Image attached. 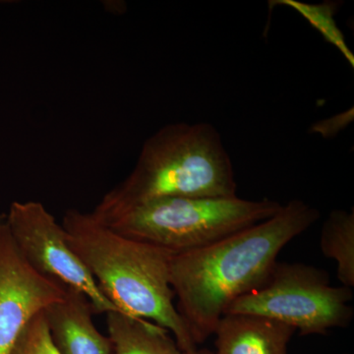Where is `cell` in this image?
I'll use <instances>...</instances> for the list:
<instances>
[{"label":"cell","mask_w":354,"mask_h":354,"mask_svg":"<svg viewBox=\"0 0 354 354\" xmlns=\"http://www.w3.org/2000/svg\"><path fill=\"white\" fill-rule=\"evenodd\" d=\"M320 216L302 200H291L268 220L204 248L172 256L176 309L197 346L214 335L234 300L267 283L283 247Z\"/></svg>","instance_id":"cell-1"},{"label":"cell","mask_w":354,"mask_h":354,"mask_svg":"<svg viewBox=\"0 0 354 354\" xmlns=\"http://www.w3.org/2000/svg\"><path fill=\"white\" fill-rule=\"evenodd\" d=\"M62 225L72 250L116 308L165 328L185 354L198 348L174 304V254L113 232L92 213L68 209Z\"/></svg>","instance_id":"cell-2"},{"label":"cell","mask_w":354,"mask_h":354,"mask_svg":"<svg viewBox=\"0 0 354 354\" xmlns=\"http://www.w3.org/2000/svg\"><path fill=\"white\" fill-rule=\"evenodd\" d=\"M236 189L232 158L218 130L208 122H178L147 140L131 174L99 204L128 207L164 198L234 197Z\"/></svg>","instance_id":"cell-3"},{"label":"cell","mask_w":354,"mask_h":354,"mask_svg":"<svg viewBox=\"0 0 354 354\" xmlns=\"http://www.w3.org/2000/svg\"><path fill=\"white\" fill-rule=\"evenodd\" d=\"M281 207L268 198H164L128 207L97 204L92 214L118 234L178 255L268 220Z\"/></svg>","instance_id":"cell-4"},{"label":"cell","mask_w":354,"mask_h":354,"mask_svg":"<svg viewBox=\"0 0 354 354\" xmlns=\"http://www.w3.org/2000/svg\"><path fill=\"white\" fill-rule=\"evenodd\" d=\"M351 288L330 286L329 272L304 263L278 262L267 283L237 298L225 314L265 317L299 330L327 335L353 321Z\"/></svg>","instance_id":"cell-5"},{"label":"cell","mask_w":354,"mask_h":354,"mask_svg":"<svg viewBox=\"0 0 354 354\" xmlns=\"http://www.w3.org/2000/svg\"><path fill=\"white\" fill-rule=\"evenodd\" d=\"M6 218L16 246L37 272L65 288L85 295L95 313L120 311L102 292L86 266L72 250L64 227L41 203L13 202Z\"/></svg>","instance_id":"cell-6"},{"label":"cell","mask_w":354,"mask_h":354,"mask_svg":"<svg viewBox=\"0 0 354 354\" xmlns=\"http://www.w3.org/2000/svg\"><path fill=\"white\" fill-rule=\"evenodd\" d=\"M66 288L32 267L0 215V354H12L32 319L64 298Z\"/></svg>","instance_id":"cell-7"},{"label":"cell","mask_w":354,"mask_h":354,"mask_svg":"<svg viewBox=\"0 0 354 354\" xmlns=\"http://www.w3.org/2000/svg\"><path fill=\"white\" fill-rule=\"evenodd\" d=\"M53 346L59 354H113L111 339L95 327L92 304L66 288L64 298L44 311Z\"/></svg>","instance_id":"cell-8"},{"label":"cell","mask_w":354,"mask_h":354,"mask_svg":"<svg viewBox=\"0 0 354 354\" xmlns=\"http://www.w3.org/2000/svg\"><path fill=\"white\" fill-rule=\"evenodd\" d=\"M295 330L265 317L225 314L214 335V354H288Z\"/></svg>","instance_id":"cell-9"},{"label":"cell","mask_w":354,"mask_h":354,"mask_svg":"<svg viewBox=\"0 0 354 354\" xmlns=\"http://www.w3.org/2000/svg\"><path fill=\"white\" fill-rule=\"evenodd\" d=\"M113 354H185L158 324L121 311L106 313Z\"/></svg>","instance_id":"cell-10"},{"label":"cell","mask_w":354,"mask_h":354,"mask_svg":"<svg viewBox=\"0 0 354 354\" xmlns=\"http://www.w3.org/2000/svg\"><path fill=\"white\" fill-rule=\"evenodd\" d=\"M323 255L337 263V277L346 288H354V211L335 209L323 223Z\"/></svg>","instance_id":"cell-11"},{"label":"cell","mask_w":354,"mask_h":354,"mask_svg":"<svg viewBox=\"0 0 354 354\" xmlns=\"http://www.w3.org/2000/svg\"><path fill=\"white\" fill-rule=\"evenodd\" d=\"M285 2L286 6L292 7L293 9L301 14L304 18H306L310 24L315 27L328 41L335 44L337 48L342 53H344V57L348 60L351 66H354L353 55L346 46L344 35L337 29L334 19H333L337 4L328 3L320 4V6H308V4L299 3V2L293 1V0H286Z\"/></svg>","instance_id":"cell-12"},{"label":"cell","mask_w":354,"mask_h":354,"mask_svg":"<svg viewBox=\"0 0 354 354\" xmlns=\"http://www.w3.org/2000/svg\"><path fill=\"white\" fill-rule=\"evenodd\" d=\"M12 354H59L51 341L44 312L26 327Z\"/></svg>","instance_id":"cell-13"},{"label":"cell","mask_w":354,"mask_h":354,"mask_svg":"<svg viewBox=\"0 0 354 354\" xmlns=\"http://www.w3.org/2000/svg\"><path fill=\"white\" fill-rule=\"evenodd\" d=\"M353 108L344 113L335 114L328 120L318 121L310 128V132L320 134L324 139L335 138L344 128L348 127L353 121Z\"/></svg>","instance_id":"cell-14"},{"label":"cell","mask_w":354,"mask_h":354,"mask_svg":"<svg viewBox=\"0 0 354 354\" xmlns=\"http://www.w3.org/2000/svg\"><path fill=\"white\" fill-rule=\"evenodd\" d=\"M188 354H214V353H212L211 351H209V349L206 348H197L195 349L194 351H192V353H188Z\"/></svg>","instance_id":"cell-15"}]
</instances>
